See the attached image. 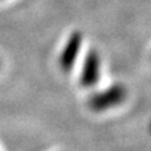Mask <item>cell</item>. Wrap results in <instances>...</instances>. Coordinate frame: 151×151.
<instances>
[{
	"label": "cell",
	"instance_id": "1",
	"mask_svg": "<svg viewBox=\"0 0 151 151\" xmlns=\"http://www.w3.org/2000/svg\"><path fill=\"white\" fill-rule=\"evenodd\" d=\"M127 97V89L122 84H113L89 98L88 106L94 112H105L121 105Z\"/></svg>",
	"mask_w": 151,
	"mask_h": 151
},
{
	"label": "cell",
	"instance_id": "2",
	"mask_svg": "<svg viewBox=\"0 0 151 151\" xmlns=\"http://www.w3.org/2000/svg\"><path fill=\"white\" fill-rule=\"evenodd\" d=\"M81 47H82V34L79 32L72 33L58 58V64L63 72H69V69H72Z\"/></svg>",
	"mask_w": 151,
	"mask_h": 151
},
{
	"label": "cell",
	"instance_id": "3",
	"mask_svg": "<svg viewBox=\"0 0 151 151\" xmlns=\"http://www.w3.org/2000/svg\"><path fill=\"white\" fill-rule=\"evenodd\" d=\"M101 73V59L96 50H91L84 59L79 83L83 87H91L97 83Z\"/></svg>",
	"mask_w": 151,
	"mask_h": 151
},
{
	"label": "cell",
	"instance_id": "4",
	"mask_svg": "<svg viewBox=\"0 0 151 151\" xmlns=\"http://www.w3.org/2000/svg\"><path fill=\"white\" fill-rule=\"evenodd\" d=\"M0 65H1V63H0Z\"/></svg>",
	"mask_w": 151,
	"mask_h": 151
}]
</instances>
